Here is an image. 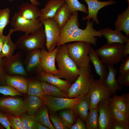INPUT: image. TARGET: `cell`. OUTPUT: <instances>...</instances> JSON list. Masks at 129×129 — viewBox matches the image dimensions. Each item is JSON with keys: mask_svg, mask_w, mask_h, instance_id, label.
<instances>
[{"mask_svg": "<svg viewBox=\"0 0 129 129\" xmlns=\"http://www.w3.org/2000/svg\"><path fill=\"white\" fill-rule=\"evenodd\" d=\"M55 61L58 66L57 76L72 83L75 82L79 76L80 70L69 55L66 44L59 47Z\"/></svg>", "mask_w": 129, "mask_h": 129, "instance_id": "obj_1", "label": "cell"}, {"mask_svg": "<svg viewBox=\"0 0 129 129\" xmlns=\"http://www.w3.org/2000/svg\"><path fill=\"white\" fill-rule=\"evenodd\" d=\"M46 38L43 26L37 31L29 34L22 36L15 44L18 48L27 53L34 50L45 48Z\"/></svg>", "mask_w": 129, "mask_h": 129, "instance_id": "obj_2", "label": "cell"}, {"mask_svg": "<svg viewBox=\"0 0 129 129\" xmlns=\"http://www.w3.org/2000/svg\"><path fill=\"white\" fill-rule=\"evenodd\" d=\"M79 69V76L69 90V98H73L87 94L94 80L91 72L90 65L87 67Z\"/></svg>", "mask_w": 129, "mask_h": 129, "instance_id": "obj_3", "label": "cell"}, {"mask_svg": "<svg viewBox=\"0 0 129 129\" xmlns=\"http://www.w3.org/2000/svg\"><path fill=\"white\" fill-rule=\"evenodd\" d=\"M124 45L119 43H107L96 51L106 66H113L124 61L123 51Z\"/></svg>", "mask_w": 129, "mask_h": 129, "instance_id": "obj_4", "label": "cell"}, {"mask_svg": "<svg viewBox=\"0 0 129 129\" xmlns=\"http://www.w3.org/2000/svg\"><path fill=\"white\" fill-rule=\"evenodd\" d=\"M67 44L69 55L79 69L86 67L90 65L88 53L91 44L78 41Z\"/></svg>", "mask_w": 129, "mask_h": 129, "instance_id": "obj_5", "label": "cell"}, {"mask_svg": "<svg viewBox=\"0 0 129 129\" xmlns=\"http://www.w3.org/2000/svg\"><path fill=\"white\" fill-rule=\"evenodd\" d=\"M87 94L90 98V109L95 108L102 101L110 99L113 95L104 82L94 79Z\"/></svg>", "mask_w": 129, "mask_h": 129, "instance_id": "obj_6", "label": "cell"}, {"mask_svg": "<svg viewBox=\"0 0 129 129\" xmlns=\"http://www.w3.org/2000/svg\"><path fill=\"white\" fill-rule=\"evenodd\" d=\"M94 21L87 20L86 28L82 29L79 28L73 33L67 41V43L73 42L82 41L96 45L97 39L96 37H102L100 31H97L93 27Z\"/></svg>", "mask_w": 129, "mask_h": 129, "instance_id": "obj_7", "label": "cell"}, {"mask_svg": "<svg viewBox=\"0 0 129 129\" xmlns=\"http://www.w3.org/2000/svg\"><path fill=\"white\" fill-rule=\"evenodd\" d=\"M11 24L15 31H19L29 34L39 29L43 26L38 18L28 20L22 17L17 12L12 16Z\"/></svg>", "mask_w": 129, "mask_h": 129, "instance_id": "obj_8", "label": "cell"}, {"mask_svg": "<svg viewBox=\"0 0 129 129\" xmlns=\"http://www.w3.org/2000/svg\"><path fill=\"white\" fill-rule=\"evenodd\" d=\"M83 96L70 98L57 97L45 95L44 102L51 114L66 109H72L81 100Z\"/></svg>", "mask_w": 129, "mask_h": 129, "instance_id": "obj_9", "label": "cell"}, {"mask_svg": "<svg viewBox=\"0 0 129 129\" xmlns=\"http://www.w3.org/2000/svg\"><path fill=\"white\" fill-rule=\"evenodd\" d=\"M0 111L16 116L25 113L22 98L13 97H0Z\"/></svg>", "mask_w": 129, "mask_h": 129, "instance_id": "obj_10", "label": "cell"}, {"mask_svg": "<svg viewBox=\"0 0 129 129\" xmlns=\"http://www.w3.org/2000/svg\"><path fill=\"white\" fill-rule=\"evenodd\" d=\"M44 29L47 50L52 51L56 46L61 29L53 19H47L42 21Z\"/></svg>", "mask_w": 129, "mask_h": 129, "instance_id": "obj_11", "label": "cell"}, {"mask_svg": "<svg viewBox=\"0 0 129 129\" xmlns=\"http://www.w3.org/2000/svg\"><path fill=\"white\" fill-rule=\"evenodd\" d=\"M21 53L18 51L14 55L4 58V69L6 74L26 76L27 72L21 58Z\"/></svg>", "mask_w": 129, "mask_h": 129, "instance_id": "obj_12", "label": "cell"}, {"mask_svg": "<svg viewBox=\"0 0 129 129\" xmlns=\"http://www.w3.org/2000/svg\"><path fill=\"white\" fill-rule=\"evenodd\" d=\"M59 47L49 52L44 48L41 49L40 62L41 71L57 75L58 70L55 61L56 53Z\"/></svg>", "mask_w": 129, "mask_h": 129, "instance_id": "obj_13", "label": "cell"}, {"mask_svg": "<svg viewBox=\"0 0 129 129\" xmlns=\"http://www.w3.org/2000/svg\"><path fill=\"white\" fill-rule=\"evenodd\" d=\"M80 26L78 11L72 14L65 26L61 30L56 46L59 47L67 43V40L74 31Z\"/></svg>", "mask_w": 129, "mask_h": 129, "instance_id": "obj_14", "label": "cell"}, {"mask_svg": "<svg viewBox=\"0 0 129 129\" xmlns=\"http://www.w3.org/2000/svg\"><path fill=\"white\" fill-rule=\"evenodd\" d=\"M109 99L101 101L97 105L99 114L98 129H110L111 123L113 118Z\"/></svg>", "mask_w": 129, "mask_h": 129, "instance_id": "obj_15", "label": "cell"}, {"mask_svg": "<svg viewBox=\"0 0 129 129\" xmlns=\"http://www.w3.org/2000/svg\"><path fill=\"white\" fill-rule=\"evenodd\" d=\"M88 6V14L87 16L81 19L82 20H90L92 18L94 22L98 24L99 22L97 18V14L99 11L107 6L115 4L116 2L113 0L101 1L98 0H84Z\"/></svg>", "mask_w": 129, "mask_h": 129, "instance_id": "obj_16", "label": "cell"}, {"mask_svg": "<svg viewBox=\"0 0 129 129\" xmlns=\"http://www.w3.org/2000/svg\"><path fill=\"white\" fill-rule=\"evenodd\" d=\"M39 77L41 81H45L55 86L67 93L72 83L67 80H63L52 74L42 71L39 73Z\"/></svg>", "mask_w": 129, "mask_h": 129, "instance_id": "obj_17", "label": "cell"}, {"mask_svg": "<svg viewBox=\"0 0 129 129\" xmlns=\"http://www.w3.org/2000/svg\"><path fill=\"white\" fill-rule=\"evenodd\" d=\"M40 56L41 49L35 50L27 53L24 64L28 74L32 73L36 70L39 73L41 71Z\"/></svg>", "mask_w": 129, "mask_h": 129, "instance_id": "obj_18", "label": "cell"}, {"mask_svg": "<svg viewBox=\"0 0 129 129\" xmlns=\"http://www.w3.org/2000/svg\"><path fill=\"white\" fill-rule=\"evenodd\" d=\"M65 0H48L44 7L40 10V15L38 18L40 21L53 19L58 9L65 3Z\"/></svg>", "mask_w": 129, "mask_h": 129, "instance_id": "obj_19", "label": "cell"}, {"mask_svg": "<svg viewBox=\"0 0 129 129\" xmlns=\"http://www.w3.org/2000/svg\"><path fill=\"white\" fill-rule=\"evenodd\" d=\"M88 56L90 61L94 66L96 74L100 76V79L104 82L108 75V71L100 59L96 50L91 46L89 52Z\"/></svg>", "mask_w": 129, "mask_h": 129, "instance_id": "obj_20", "label": "cell"}, {"mask_svg": "<svg viewBox=\"0 0 129 129\" xmlns=\"http://www.w3.org/2000/svg\"><path fill=\"white\" fill-rule=\"evenodd\" d=\"M23 76L19 75H10L6 74L5 78L6 85L14 88L22 94L27 93V81Z\"/></svg>", "mask_w": 129, "mask_h": 129, "instance_id": "obj_21", "label": "cell"}, {"mask_svg": "<svg viewBox=\"0 0 129 129\" xmlns=\"http://www.w3.org/2000/svg\"><path fill=\"white\" fill-rule=\"evenodd\" d=\"M39 97L27 94L23 100V106L26 112L30 115H35L40 107L45 104Z\"/></svg>", "mask_w": 129, "mask_h": 129, "instance_id": "obj_22", "label": "cell"}, {"mask_svg": "<svg viewBox=\"0 0 129 129\" xmlns=\"http://www.w3.org/2000/svg\"><path fill=\"white\" fill-rule=\"evenodd\" d=\"M99 30L102 35L106 39L108 43H118L124 44L129 41V37L116 29L113 30L109 28L106 27Z\"/></svg>", "mask_w": 129, "mask_h": 129, "instance_id": "obj_23", "label": "cell"}, {"mask_svg": "<svg viewBox=\"0 0 129 129\" xmlns=\"http://www.w3.org/2000/svg\"><path fill=\"white\" fill-rule=\"evenodd\" d=\"M17 12L23 17L28 20L39 18L40 11L37 6L28 2L22 3L18 7Z\"/></svg>", "mask_w": 129, "mask_h": 129, "instance_id": "obj_24", "label": "cell"}, {"mask_svg": "<svg viewBox=\"0 0 129 129\" xmlns=\"http://www.w3.org/2000/svg\"><path fill=\"white\" fill-rule=\"evenodd\" d=\"M90 98L87 94L83 96L80 102L75 105L72 109L74 113L78 117L86 122L90 109Z\"/></svg>", "mask_w": 129, "mask_h": 129, "instance_id": "obj_25", "label": "cell"}, {"mask_svg": "<svg viewBox=\"0 0 129 129\" xmlns=\"http://www.w3.org/2000/svg\"><path fill=\"white\" fill-rule=\"evenodd\" d=\"M106 66L108 68V72L104 83L112 94H115L117 92L120 91L122 88L118 85L116 78L118 69L117 68H115L113 66Z\"/></svg>", "mask_w": 129, "mask_h": 129, "instance_id": "obj_26", "label": "cell"}, {"mask_svg": "<svg viewBox=\"0 0 129 129\" xmlns=\"http://www.w3.org/2000/svg\"><path fill=\"white\" fill-rule=\"evenodd\" d=\"M110 102L119 110L129 116V93L121 95L115 94L109 99Z\"/></svg>", "mask_w": 129, "mask_h": 129, "instance_id": "obj_27", "label": "cell"}, {"mask_svg": "<svg viewBox=\"0 0 129 129\" xmlns=\"http://www.w3.org/2000/svg\"><path fill=\"white\" fill-rule=\"evenodd\" d=\"M72 14L71 11L65 3L58 9L53 18L61 30L64 27Z\"/></svg>", "mask_w": 129, "mask_h": 129, "instance_id": "obj_28", "label": "cell"}, {"mask_svg": "<svg viewBox=\"0 0 129 129\" xmlns=\"http://www.w3.org/2000/svg\"><path fill=\"white\" fill-rule=\"evenodd\" d=\"M116 29L125 33V36L129 37V4L126 9L117 15L114 24Z\"/></svg>", "mask_w": 129, "mask_h": 129, "instance_id": "obj_29", "label": "cell"}, {"mask_svg": "<svg viewBox=\"0 0 129 129\" xmlns=\"http://www.w3.org/2000/svg\"><path fill=\"white\" fill-rule=\"evenodd\" d=\"M14 32V30L12 27L9 29L7 35L5 36L0 58H7L12 56L15 50L18 48L15 43L12 41L11 38V35Z\"/></svg>", "mask_w": 129, "mask_h": 129, "instance_id": "obj_30", "label": "cell"}, {"mask_svg": "<svg viewBox=\"0 0 129 129\" xmlns=\"http://www.w3.org/2000/svg\"><path fill=\"white\" fill-rule=\"evenodd\" d=\"M28 84V94L37 97L44 102L45 95L43 91L41 82L33 79H27Z\"/></svg>", "mask_w": 129, "mask_h": 129, "instance_id": "obj_31", "label": "cell"}, {"mask_svg": "<svg viewBox=\"0 0 129 129\" xmlns=\"http://www.w3.org/2000/svg\"><path fill=\"white\" fill-rule=\"evenodd\" d=\"M48 108L45 104L42 105L35 115L36 121L47 127L49 129H55L51 123L48 115Z\"/></svg>", "mask_w": 129, "mask_h": 129, "instance_id": "obj_32", "label": "cell"}, {"mask_svg": "<svg viewBox=\"0 0 129 129\" xmlns=\"http://www.w3.org/2000/svg\"><path fill=\"white\" fill-rule=\"evenodd\" d=\"M59 117L68 129H69L75 123L77 119L72 109H63L59 113Z\"/></svg>", "mask_w": 129, "mask_h": 129, "instance_id": "obj_33", "label": "cell"}, {"mask_svg": "<svg viewBox=\"0 0 129 129\" xmlns=\"http://www.w3.org/2000/svg\"><path fill=\"white\" fill-rule=\"evenodd\" d=\"M98 112L97 106L89 110L88 115L86 120L87 129H98L97 126Z\"/></svg>", "mask_w": 129, "mask_h": 129, "instance_id": "obj_34", "label": "cell"}, {"mask_svg": "<svg viewBox=\"0 0 129 129\" xmlns=\"http://www.w3.org/2000/svg\"><path fill=\"white\" fill-rule=\"evenodd\" d=\"M19 117L24 129H37L35 115L23 113Z\"/></svg>", "mask_w": 129, "mask_h": 129, "instance_id": "obj_35", "label": "cell"}, {"mask_svg": "<svg viewBox=\"0 0 129 129\" xmlns=\"http://www.w3.org/2000/svg\"><path fill=\"white\" fill-rule=\"evenodd\" d=\"M66 3L71 10L72 14L80 11L87 14L88 11L86 5L78 0H65Z\"/></svg>", "mask_w": 129, "mask_h": 129, "instance_id": "obj_36", "label": "cell"}, {"mask_svg": "<svg viewBox=\"0 0 129 129\" xmlns=\"http://www.w3.org/2000/svg\"><path fill=\"white\" fill-rule=\"evenodd\" d=\"M10 13L8 8L0 10V33L3 34L4 29L10 22Z\"/></svg>", "mask_w": 129, "mask_h": 129, "instance_id": "obj_37", "label": "cell"}, {"mask_svg": "<svg viewBox=\"0 0 129 129\" xmlns=\"http://www.w3.org/2000/svg\"><path fill=\"white\" fill-rule=\"evenodd\" d=\"M110 107L113 119L129 123V116L119 110L110 102Z\"/></svg>", "mask_w": 129, "mask_h": 129, "instance_id": "obj_38", "label": "cell"}, {"mask_svg": "<svg viewBox=\"0 0 129 129\" xmlns=\"http://www.w3.org/2000/svg\"><path fill=\"white\" fill-rule=\"evenodd\" d=\"M48 90V96L57 97L68 98V93L64 92L54 85L47 84Z\"/></svg>", "mask_w": 129, "mask_h": 129, "instance_id": "obj_39", "label": "cell"}, {"mask_svg": "<svg viewBox=\"0 0 129 129\" xmlns=\"http://www.w3.org/2000/svg\"><path fill=\"white\" fill-rule=\"evenodd\" d=\"M0 93L5 96H22V94L16 89L6 85H0Z\"/></svg>", "mask_w": 129, "mask_h": 129, "instance_id": "obj_40", "label": "cell"}, {"mask_svg": "<svg viewBox=\"0 0 129 129\" xmlns=\"http://www.w3.org/2000/svg\"><path fill=\"white\" fill-rule=\"evenodd\" d=\"M49 117L55 129H68L62 119L57 115L52 114L49 115Z\"/></svg>", "mask_w": 129, "mask_h": 129, "instance_id": "obj_41", "label": "cell"}, {"mask_svg": "<svg viewBox=\"0 0 129 129\" xmlns=\"http://www.w3.org/2000/svg\"><path fill=\"white\" fill-rule=\"evenodd\" d=\"M7 114L11 129H24L19 116L11 115Z\"/></svg>", "mask_w": 129, "mask_h": 129, "instance_id": "obj_42", "label": "cell"}, {"mask_svg": "<svg viewBox=\"0 0 129 129\" xmlns=\"http://www.w3.org/2000/svg\"><path fill=\"white\" fill-rule=\"evenodd\" d=\"M117 80L120 87H129V71L124 73H119Z\"/></svg>", "mask_w": 129, "mask_h": 129, "instance_id": "obj_43", "label": "cell"}, {"mask_svg": "<svg viewBox=\"0 0 129 129\" xmlns=\"http://www.w3.org/2000/svg\"><path fill=\"white\" fill-rule=\"evenodd\" d=\"M129 123L113 119L111 122L110 129H129Z\"/></svg>", "mask_w": 129, "mask_h": 129, "instance_id": "obj_44", "label": "cell"}, {"mask_svg": "<svg viewBox=\"0 0 129 129\" xmlns=\"http://www.w3.org/2000/svg\"><path fill=\"white\" fill-rule=\"evenodd\" d=\"M4 59L0 58V85H6L5 78L6 74L4 69Z\"/></svg>", "mask_w": 129, "mask_h": 129, "instance_id": "obj_45", "label": "cell"}, {"mask_svg": "<svg viewBox=\"0 0 129 129\" xmlns=\"http://www.w3.org/2000/svg\"><path fill=\"white\" fill-rule=\"evenodd\" d=\"M120 64L119 73H124L129 71V56H127Z\"/></svg>", "mask_w": 129, "mask_h": 129, "instance_id": "obj_46", "label": "cell"}, {"mask_svg": "<svg viewBox=\"0 0 129 129\" xmlns=\"http://www.w3.org/2000/svg\"><path fill=\"white\" fill-rule=\"evenodd\" d=\"M0 123L6 129H11L7 114L0 111Z\"/></svg>", "mask_w": 129, "mask_h": 129, "instance_id": "obj_47", "label": "cell"}, {"mask_svg": "<svg viewBox=\"0 0 129 129\" xmlns=\"http://www.w3.org/2000/svg\"><path fill=\"white\" fill-rule=\"evenodd\" d=\"M69 129H86V128L84 122L80 118L78 117L75 123Z\"/></svg>", "mask_w": 129, "mask_h": 129, "instance_id": "obj_48", "label": "cell"}, {"mask_svg": "<svg viewBox=\"0 0 129 129\" xmlns=\"http://www.w3.org/2000/svg\"><path fill=\"white\" fill-rule=\"evenodd\" d=\"M125 44L123 51V56L124 58H126L129 54V41Z\"/></svg>", "mask_w": 129, "mask_h": 129, "instance_id": "obj_49", "label": "cell"}, {"mask_svg": "<svg viewBox=\"0 0 129 129\" xmlns=\"http://www.w3.org/2000/svg\"><path fill=\"white\" fill-rule=\"evenodd\" d=\"M5 36L3 34L0 33V55L3 47V42Z\"/></svg>", "mask_w": 129, "mask_h": 129, "instance_id": "obj_50", "label": "cell"}, {"mask_svg": "<svg viewBox=\"0 0 129 129\" xmlns=\"http://www.w3.org/2000/svg\"><path fill=\"white\" fill-rule=\"evenodd\" d=\"M36 125L37 129H49L42 124L36 122Z\"/></svg>", "mask_w": 129, "mask_h": 129, "instance_id": "obj_51", "label": "cell"}, {"mask_svg": "<svg viewBox=\"0 0 129 129\" xmlns=\"http://www.w3.org/2000/svg\"><path fill=\"white\" fill-rule=\"evenodd\" d=\"M8 1H12L14 0H7ZM31 2V4L33 5L37 6L40 5L41 4L39 2L38 0H29Z\"/></svg>", "mask_w": 129, "mask_h": 129, "instance_id": "obj_52", "label": "cell"}, {"mask_svg": "<svg viewBox=\"0 0 129 129\" xmlns=\"http://www.w3.org/2000/svg\"><path fill=\"white\" fill-rule=\"evenodd\" d=\"M5 127L4 126L0 123V129H4Z\"/></svg>", "mask_w": 129, "mask_h": 129, "instance_id": "obj_53", "label": "cell"}, {"mask_svg": "<svg viewBox=\"0 0 129 129\" xmlns=\"http://www.w3.org/2000/svg\"><path fill=\"white\" fill-rule=\"evenodd\" d=\"M128 1V4H129V0H127Z\"/></svg>", "mask_w": 129, "mask_h": 129, "instance_id": "obj_54", "label": "cell"}]
</instances>
